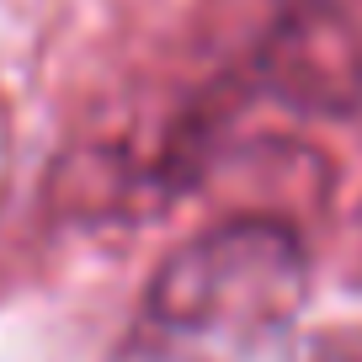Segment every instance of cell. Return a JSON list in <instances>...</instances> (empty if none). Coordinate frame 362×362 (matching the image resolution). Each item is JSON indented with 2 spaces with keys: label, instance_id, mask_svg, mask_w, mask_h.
<instances>
[{
  "label": "cell",
  "instance_id": "cell-1",
  "mask_svg": "<svg viewBox=\"0 0 362 362\" xmlns=\"http://www.w3.org/2000/svg\"><path fill=\"white\" fill-rule=\"evenodd\" d=\"M304 288L309 261L283 218H224L149 277L128 362H250Z\"/></svg>",
  "mask_w": 362,
  "mask_h": 362
},
{
  "label": "cell",
  "instance_id": "cell-2",
  "mask_svg": "<svg viewBox=\"0 0 362 362\" xmlns=\"http://www.w3.org/2000/svg\"><path fill=\"white\" fill-rule=\"evenodd\" d=\"M272 80L283 96H298L309 107H341L362 90V54L346 37V27L320 6L288 22L267 48Z\"/></svg>",
  "mask_w": 362,
  "mask_h": 362
}]
</instances>
